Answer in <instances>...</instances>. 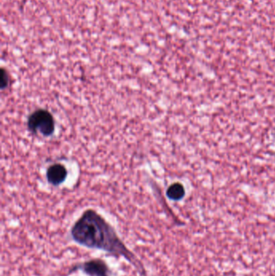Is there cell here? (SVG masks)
<instances>
[{
	"mask_svg": "<svg viewBox=\"0 0 275 276\" xmlns=\"http://www.w3.org/2000/svg\"><path fill=\"white\" fill-rule=\"evenodd\" d=\"M71 236L85 247L100 249L117 258L123 257L141 276H146L141 262L127 247L113 227L95 210L88 209L82 213L71 229Z\"/></svg>",
	"mask_w": 275,
	"mask_h": 276,
	"instance_id": "obj_1",
	"label": "cell"
},
{
	"mask_svg": "<svg viewBox=\"0 0 275 276\" xmlns=\"http://www.w3.org/2000/svg\"><path fill=\"white\" fill-rule=\"evenodd\" d=\"M28 128L34 134H40L43 136L49 137L55 130V121L49 111L38 109L29 116Z\"/></svg>",
	"mask_w": 275,
	"mask_h": 276,
	"instance_id": "obj_2",
	"label": "cell"
},
{
	"mask_svg": "<svg viewBox=\"0 0 275 276\" xmlns=\"http://www.w3.org/2000/svg\"><path fill=\"white\" fill-rule=\"evenodd\" d=\"M89 276H111V270L102 259H91L77 267Z\"/></svg>",
	"mask_w": 275,
	"mask_h": 276,
	"instance_id": "obj_3",
	"label": "cell"
},
{
	"mask_svg": "<svg viewBox=\"0 0 275 276\" xmlns=\"http://www.w3.org/2000/svg\"><path fill=\"white\" fill-rule=\"evenodd\" d=\"M47 180L53 186H58L63 183L67 177V170L60 163H56L47 170Z\"/></svg>",
	"mask_w": 275,
	"mask_h": 276,
	"instance_id": "obj_4",
	"label": "cell"
},
{
	"mask_svg": "<svg viewBox=\"0 0 275 276\" xmlns=\"http://www.w3.org/2000/svg\"><path fill=\"white\" fill-rule=\"evenodd\" d=\"M167 196L173 201H179L184 196V187L182 184L176 183L171 185L167 192Z\"/></svg>",
	"mask_w": 275,
	"mask_h": 276,
	"instance_id": "obj_5",
	"label": "cell"
},
{
	"mask_svg": "<svg viewBox=\"0 0 275 276\" xmlns=\"http://www.w3.org/2000/svg\"><path fill=\"white\" fill-rule=\"evenodd\" d=\"M1 88L2 90L7 88L8 87L9 82H10V78H9V74H7V70L2 68L1 69Z\"/></svg>",
	"mask_w": 275,
	"mask_h": 276,
	"instance_id": "obj_6",
	"label": "cell"
}]
</instances>
